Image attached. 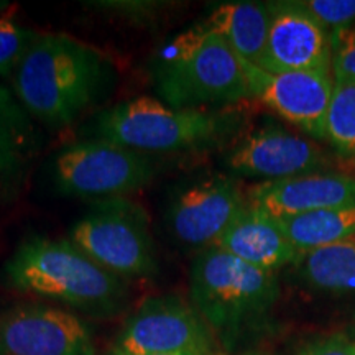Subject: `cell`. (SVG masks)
Returning <instances> with one entry per match:
<instances>
[{"label":"cell","mask_w":355,"mask_h":355,"mask_svg":"<svg viewBox=\"0 0 355 355\" xmlns=\"http://www.w3.org/2000/svg\"><path fill=\"white\" fill-rule=\"evenodd\" d=\"M104 78L99 53L68 35L48 33L35 38L12 79L26 112L66 127L96 101Z\"/></svg>","instance_id":"6da1fadb"},{"label":"cell","mask_w":355,"mask_h":355,"mask_svg":"<svg viewBox=\"0 0 355 355\" xmlns=\"http://www.w3.org/2000/svg\"><path fill=\"white\" fill-rule=\"evenodd\" d=\"M153 83L173 109H206L250 97L243 63L224 38L198 24L155 56Z\"/></svg>","instance_id":"7a4b0ae2"},{"label":"cell","mask_w":355,"mask_h":355,"mask_svg":"<svg viewBox=\"0 0 355 355\" xmlns=\"http://www.w3.org/2000/svg\"><path fill=\"white\" fill-rule=\"evenodd\" d=\"M6 273L17 290L94 316L117 313L127 296L121 277L102 268L66 239H26L7 261Z\"/></svg>","instance_id":"3957f363"},{"label":"cell","mask_w":355,"mask_h":355,"mask_svg":"<svg viewBox=\"0 0 355 355\" xmlns=\"http://www.w3.org/2000/svg\"><path fill=\"white\" fill-rule=\"evenodd\" d=\"M189 295L204 321L230 347L268 318L279 285L275 272L209 247L191 265Z\"/></svg>","instance_id":"277c9868"},{"label":"cell","mask_w":355,"mask_h":355,"mask_svg":"<svg viewBox=\"0 0 355 355\" xmlns=\"http://www.w3.org/2000/svg\"><path fill=\"white\" fill-rule=\"evenodd\" d=\"M234 117L209 109H173L153 97H135L104 110L96 139L140 153H175L207 148L227 135Z\"/></svg>","instance_id":"5b68a950"},{"label":"cell","mask_w":355,"mask_h":355,"mask_svg":"<svg viewBox=\"0 0 355 355\" xmlns=\"http://www.w3.org/2000/svg\"><path fill=\"white\" fill-rule=\"evenodd\" d=\"M69 241L92 261L121 278L146 277L158 270L144 211L122 199L84 216L71 229Z\"/></svg>","instance_id":"8992f818"},{"label":"cell","mask_w":355,"mask_h":355,"mask_svg":"<svg viewBox=\"0 0 355 355\" xmlns=\"http://www.w3.org/2000/svg\"><path fill=\"white\" fill-rule=\"evenodd\" d=\"M55 183L68 196H119L141 189L157 175L148 155L94 139L69 145L55 159Z\"/></svg>","instance_id":"52a82bcc"},{"label":"cell","mask_w":355,"mask_h":355,"mask_svg":"<svg viewBox=\"0 0 355 355\" xmlns=\"http://www.w3.org/2000/svg\"><path fill=\"white\" fill-rule=\"evenodd\" d=\"M212 329L196 308L175 296L150 298L121 331L115 350L133 355H214Z\"/></svg>","instance_id":"ba28073f"},{"label":"cell","mask_w":355,"mask_h":355,"mask_svg":"<svg viewBox=\"0 0 355 355\" xmlns=\"http://www.w3.org/2000/svg\"><path fill=\"white\" fill-rule=\"evenodd\" d=\"M242 63L252 96L308 135L326 139V117L334 89L329 73H268L243 60Z\"/></svg>","instance_id":"9c48e42d"},{"label":"cell","mask_w":355,"mask_h":355,"mask_svg":"<svg viewBox=\"0 0 355 355\" xmlns=\"http://www.w3.org/2000/svg\"><path fill=\"white\" fill-rule=\"evenodd\" d=\"M0 355H94V343L76 314L28 304L0 316Z\"/></svg>","instance_id":"30bf717a"},{"label":"cell","mask_w":355,"mask_h":355,"mask_svg":"<svg viewBox=\"0 0 355 355\" xmlns=\"http://www.w3.org/2000/svg\"><path fill=\"white\" fill-rule=\"evenodd\" d=\"M247 206V196L237 181L211 176L181 191L171 201L166 219L178 241L206 250L216 245Z\"/></svg>","instance_id":"8fae6325"},{"label":"cell","mask_w":355,"mask_h":355,"mask_svg":"<svg viewBox=\"0 0 355 355\" xmlns=\"http://www.w3.org/2000/svg\"><path fill=\"white\" fill-rule=\"evenodd\" d=\"M270 28L259 68L268 73L331 68V32L301 2L270 3Z\"/></svg>","instance_id":"7c38bea8"},{"label":"cell","mask_w":355,"mask_h":355,"mask_svg":"<svg viewBox=\"0 0 355 355\" xmlns=\"http://www.w3.org/2000/svg\"><path fill=\"white\" fill-rule=\"evenodd\" d=\"M225 163L235 175L278 181L319 171L326 157L314 141L282 127L266 125L235 145Z\"/></svg>","instance_id":"4fadbf2b"},{"label":"cell","mask_w":355,"mask_h":355,"mask_svg":"<svg viewBox=\"0 0 355 355\" xmlns=\"http://www.w3.org/2000/svg\"><path fill=\"white\" fill-rule=\"evenodd\" d=\"M247 201L277 219L350 206L355 204V178L311 173L286 180L265 181L250 188Z\"/></svg>","instance_id":"5bb4252c"},{"label":"cell","mask_w":355,"mask_h":355,"mask_svg":"<svg viewBox=\"0 0 355 355\" xmlns=\"http://www.w3.org/2000/svg\"><path fill=\"white\" fill-rule=\"evenodd\" d=\"M214 247L268 272L301 259L277 217L250 204L235 217Z\"/></svg>","instance_id":"9a60e30c"},{"label":"cell","mask_w":355,"mask_h":355,"mask_svg":"<svg viewBox=\"0 0 355 355\" xmlns=\"http://www.w3.org/2000/svg\"><path fill=\"white\" fill-rule=\"evenodd\" d=\"M270 17V3L227 2L217 6L202 24L224 38L239 58L260 66L268 38Z\"/></svg>","instance_id":"2e32d148"},{"label":"cell","mask_w":355,"mask_h":355,"mask_svg":"<svg viewBox=\"0 0 355 355\" xmlns=\"http://www.w3.org/2000/svg\"><path fill=\"white\" fill-rule=\"evenodd\" d=\"M278 220L301 255L316 248L352 241L355 237V204Z\"/></svg>","instance_id":"e0dca14e"},{"label":"cell","mask_w":355,"mask_h":355,"mask_svg":"<svg viewBox=\"0 0 355 355\" xmlns=\"http://www.w3.org/2000/svg\"><path fill=\"white\" fill-rule=\"evenodd\" d=\"M300 275L314 290L355 293V242L347 241L301 255Z\"/></svg>","instance_id":"ac0fdd59"},{"label":"cell","mask_w":355,"mask_h":355,"mask_svg":"<svg viewBox=\"0 0 355 355\" xmlns=\"http://www.w3.org/2000/svg\"><path fill=\"white\" fill-rule=\"evenodd\" d=\"M26 110L0 86V175L17 170L33 152L37 133Z\"/></svg>","instance_id":"d6986e66"},{"label":"cell","mask_w":355,"mask_h":355,"mask_svg":"<svg viewBox=\"0 0 355 355\" xmlns=\"http://www.w3.org/2000/svg\"><path fill=\"white\" fill-rule=\"evenodd\" d=\"M326 139L344 157H355V81L334 79Z\"/></svg>","instance_id":"ffe728a7"},{"label":"cell","mask_w":355,"mask_h":355,"mask_svg":"<svg viewBox=\"0 0 355 355\" xmlns=\"http://www.w3.org/2000/svg\"><path fill=\"white\" fill-rule=\"evenodd\" d=\"M37 37V33L20 28L8 13L0 15V76L3 79L13 78Z\"/></svg>","instance_id":"44dd1931"},{"label":"cell","mask_w":355,"mask_h":355,"mask_svg":"<svg viewBox=\"0 0 355 355\" xmlns=\"http://www.w3.org/2000/svg\"><path fill=\"white\" fill-rule=\"evenodd\" d=\"M331 64L334 79L355 81V24L331 32Z\"/></svg>","instance_id":"7402d4cb"},{"label":"cell","mask_w":355,"mask_h":355,"mask_svg":"<svg viewBox=\"0 0 355 355\" xmlns=\"http://www.w3.org/2000/svg\"><path fill=\"white\" fill-rule=\"evenodd\" d=\"M321 24L334 28L355 24V0H308L301 2Z\"/></svg>","instance_id":"603a6c76"},{"label":"cell","mask_w":355,"mask_h":355,"mask_svg":"<svg viewBox=\"0 0 355 355\" xmlns=\"http://www.w3.org/2000/svg\"><path fill=\"white\" fill-rule=\"evenodd\" d=\"M298 355H355V340L347 334H332L304 345Z\"/></svg>","instance_id":"cb8c5ba5"},{"label":"cell","mask_w":355,"mask_h":355,"mask_svg":"<svg viewBox=\"0 0 355 355\" xmlns=\"http://www.w3.org/2000/svg\"><path fill=\"white\" fill-rule=\"evenodd\" d=\"M110 355H133V354H125V352H121V350H112ZM148 355H199V354H148Z\"/></svg>","instance_id":"d4e9b609"},{"label":"cell","mask_w":355,"mask_h":355,"mask_svg":"<svg viewBox=\"0 0 355 355\" xmlns=\"http://www.w3.org/2000/svg\"><path fill=\"white\" fill-rule=\"evenodd\" d=\"M350 337L355 340V324L352 326V329H350Z\"/></svg>","instance_id":"484cf974"},{"label":"cell","mask_w":355,"mask_h":355,"mask_svg":"<svg viewBox=\"0 0 355 355\" xmlns=\"http://www.w3.org/2000/svg\"><path fill=\"white\" fill-rule=\"evenodd\" d=\"M3 7H7V3L6 2H0V8H3Z\"/></svg>","instance_id":"4316f807"},{"label":"cell","mask_w":355,"mask_h":355,"mask_svg":"<svg viewBox=\"0 0 355 355\" xmlns=\"http://www.w3.org/2000/svg\"><path fill=\"white\" fill-rule=\"evenodd\" d=\"M247 355H254V354H247Z\"/></svg>","instance_id":"83f0119b"}]
</instances>
